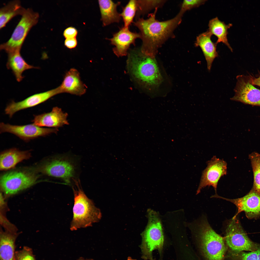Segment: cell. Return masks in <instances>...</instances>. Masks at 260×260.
Wrapping results in <instances>:
<instances>
[{"instance_id":"cell-29","label":"cell","mask_w":260,"mask_h":260,"mask_svg":"<svg viewBox=\"0 0 260 260\" xmlns=\"http://www.w3.org/2000/svg\"><path fill=\"white\" fill-rule=\"evenodd\" d=\"M15 260H36L32 249L26 246H24L15 253Z\"/></svg>"},{"instance_id":"cell-35","label":"cell","mask_w":260,"mask_h":260,"mask_svg":"<svg viewBox=\"0 0 260 260\" xmlns=\"http://www.w3.org/2000/svg\"><path fill=\"white\" fill-rule=\"evenodd\" d=\"M83 260V259H82V260L81 259V260Z\"/></svg>"},{"instance_id":"cell-23","label":"cell","mask_w":260,"mask_h":260,"mask_svg":"<svg viewBox=\"0 0 260 260\" xmlns=\"http://www.w3.org/2000/svg\"><path fill=\"white\" fill-rule=\"evenodd\" d=\"M232 26V24H226L216 17L210 20L208 24V31L212 35H214L217 38L215 43H222L226 46L232 52L233 49L229 43L227 38L228 30Z\"/></svg>"},{"instance_id":"cell-32","label":"cell","mask_w":260,"mask_h":260,"mask_svg":"<svg viewBox=\"0 0 260 260\" xmlns=\"http://www.w3.org/2000/svg\"><path fill=\"white\" fill-rule=\"evenodd\" d=\"M77 42L76 38L66 39L64 41V45L67 48L72 49L76 47Z\"/></svg>"},{"instance_id":"cell-11","label":"cell","mask_w":260,"mask_h":260,"mask_svg":"<svg viewBox=\"0 0 260 260\" xmlns=\"http://www.w3.org/2000/svg\"><path fill=\"white\" fill-rule=\"evenodd\" d=\"M207 166L203 171L196 194L205 187L212 186L216 194L218 182L221 178L227 173V164L223 160L214 156L207 162Z\"/></svg>"},{"instance_id":"cell-1","label":"cell","mask_w":260,"mask_h":260,"mask_svg":"<svg viewBox=\"0 0 260 260\" xmlns=\"http://www.w3.org/2000/svg\"><path fill=\"white\" fill-rule=\"evenodd\" d=\"M150 14L146 19L139 18L133 23L139 31L142 44L141 51L153 57L158 49L169 38L174 36L176 29L181 24L184 14L179 11L173 18L164 21L156 19L157 10Z\"/></svg>"},{"instance_id":"cell-6","label":"cell","mask_w":260,"mask_h":260,"mask_svg":"<svg viewBox=\"0 0 260 260\" xmlns=\"http://www.w3.org/2000/svg\"><path fill=\"white\" fill-rule=\"evenodd\" d=\"M237 216H233L227 224L224 238L227 244L234 254L256 250L260 244L253 242L249 238Z\"/></svg>"},{"instance_id":"cell-4","label":"cell","mask_w":260,"mask_h":260,"mask_svg":"<svg viewBox=\"0 0 260 260\" xmlns=\"http://www.w3.org/2000/svg\"><path fill=\"white\" fill-rule=\"evenodd\" d=\"M203 253L208 260H224L226 248L224 238L212 228L204 218L194 229Z\"/></svg>"},{"instance_id":"cell-27","label":"cell","mask_w":260,"mask_h":260,"mask_svg":"<svg viewBox=\"0 0 260 260\" xmlns=\"http://www.w3.org/2000/svg\"><path fill=\"white\" fill-rule=\"evenodd\" d=\"M137 9V0H130L126 5L123 7L122 11L120 13L124 23V26L129 27L132 22Z\"/></svg>"},{"instance_id":"cell-18","label":"cell","mask_w":260,"mask_h":260,"mask_svg":"<svg viewBox=\"0 0 260 260\" xmlns=\"http://www.w3.org/2000/svg\"><path fill=\"white\" fill-rule=\"evenodd\" d=\"M212 35L207 30L197 36L195 43V47H199L202 50L207 62L208 70H211L214 59L218 56L216 51L217 45L211 39Z\"/></svg>"},{"instance_id":"cell-16","label":"cell","mask_w":260,"mask_h":260,"mask_svg":"<svg viewBox=\"0 0 260 260\" xmlns=\"http://www.w3.org/2000/svg\"><path fill=\"white\" fill-rule=\"evenodd\" d=\"M68 114L58 107H53L49 112L34 116L32 121L34 124L39 127H46L57 129L69 124Z\"/></svg>"},{"instance_id":"cell-12","label":"cell","mask_w":260,"mask_h":260,"mask_svg":"<svg viewBox=\"0 0 260 260\" xmlns=\"http://www.w3.org/2000/svg\"><path fill=\"white\" fill-rule=\"evenodd\" d=\"M0 133L7 132L12 134L27 142L39 137L45 136L58 131L56 128L41 127L33 124L24 125H12L2 122L0 124Z\"/></svg>"},{"instance_id":"cell-14","label":"cell","mask_w":260,"mask_h":260,"mask_svg":"<svg viewBox=\"0 0 260 260\" xmlns=\"http://www.w3.org/2000/svg\"><path fill=\"white\" fill-rule=\"evenodd\" d=\"M60 93L58 87L46 91L33 94L20 102H15L12 100L5 108V113L11 118L19 111L36 106Z\"/></svg>"},{"instance_id":"cell-3","label":"cell","mask_w":260,"mask_h":260,"mask_svg":"<svg viewBox=\"0 0 260 260\" xmlns=\"http://www.w3.org/2000/svg\"><path fill=\"white\" fill-rule=\"evenodd\" d=\"M129 58L131 71L137 79L152 88L160 84L162 77L154 57L144 53L140 49L135 48L130 51Z\"/></svg>"},{"instance_id":"cell-15","label":"cell","mask_w":260,"mask_h":260,"mask_svg":"<svg viewBox=\"0 0 260 260\" xmlns=\"http://www.w3.org/2000/svg\"><path fill=\"white\" fill-rule=\"evenodd\" d=\"M140 38L139 33L131 32L129 27L123 26L114 33L112 38L107 39L110 41L111 45L115 46L113 48L114 53L120 56L126 55L130 45L133 44L135 46L136 40Z\"/></svg>"},{"instance_id":"cell-13","label":"cell","mask_w":260,"mask_h":260,"mask_svg":"<svg viewBox=\"0 0 260 260\" xmlns=\"http://www.w3.org/2000/svg\"><path fill=\"white\" fill-rule=\"evenodd\" d=\"M212 197L221 199L234 204L238 210L234 217L243 211L249 219H256L260 217V194L252 189L246 195L240 198L229 199L220 196L217 194L212 195Z\"/></svg>"},{"instance_id":"cell-8","label":"cell","mask_w":260,"mask_h":260,"mask_svg":"<svg viewBox=\"0 0 260 260\" xmlns=\"http://www.w3.org/2000/svg\"><path fill=\"white\" fill-rule=\"evenodd\" d=\"M73 159L66 155L57 156L49 159L40 168L48 176L61 179L68 183L75 178L77 166Z\"/></svg>"},{"instance_id":"cell-24","label":"cell","mask_w":260,"mask_h":260,"mask_svg":"<svg viewBox=\"0 0 260 260\" xmlns=\"http://www.w3.org/2000/svg\"><path fill=\"white\" fill-rule=\"evenodd\" d=\"M26 9L21 6L20 0H14L8 2L0 9V28L4 27L13 18L22 15Z\"/></svg>"},{"instance_id":"cell-22","label":"cell","mask_w":260,"mask_h":260,"mask_svg":"<svg viewBox=\"0 0 260 260\" xmlns=\"http://www.w3.org/2000/svg\"><path fill=\"white\" fill-rule=\"evenodd\" d=\"M30 156L29 152L20 151L15 148L5 151L0 156V169L6 170L13 168L19 162L28 159Z\"/></svg>"},{"instance_id":"cell-21","label":"cell","mask_w":260,"mask_h":260,"mask_svg":"<svg viewBox=\"0 0 260 260\" xmlns=\"http://www.w3.org/2000/svg\"><path fill=\"white\" fill-rule=\"evenodd\" d=\"M17 235L9 232H0V260H15V242Z\"/></svg>"},{"instance_id":"cell-31","label":"cell","mask_w":260,"mask_h":260,"mask_svg":"<svg viewBox=\"0 0 260 260\" xmlns=\"http://www.w3.org/2000/svg\"><path fill=\"white\" fill-rule=\"evenodd\" d=\"M78 34V31L75 28L69 27L64 31L63 35L66 39L76 38Z\"/></svg>"},{"instance_id":"cell-28","label":"cell","mask_w":260,"mask_h":260,"mask_svg":"<svg viewBox=\"0 0 260 260\" xmlns=\"http://www.w3.org/2000/svg\"><path fill=\"white\" fill-rule=\"evenodd\" d=\"M236 260H260V244L256 250L253 251H242L234 254Z\"/></svg>"},{"instance_id":"cell-2","label":"cell","mask_w":260,"mask_h":260,"mask_svg":"<svg viewBox=\"0 0 260 260\" xmlns=\"http://www.w3.org/2000/svg\"><path fill=\"white\" fill-rule=\"evenodd\" d=\"M74 181L75 186L73 187L74 204L70 227L72 231L90 227L98 221L101 216L100 210L81 188L79 180L75 179Z\"/></svg>"},{"instance_id":"cell-20","label":"cell","mask_w":260,"mask_h":260,"mask_svg":"<svg viewBox=\"0 0 260 260\" xmlns=\"http://www.w3.org/2000/svg\"><path fill=\"white\" fill-rule=\"evenodd\" d=\"M8 57L6 66L11 70L17 81H21L24 78L22 74L25 71L32 68H38L27 63L21 55L20 51L8 53Z\"/></svg>"},{"instance_id":"cell-7","label":"cell","mask_w":260,"mask_h":260,"mask_svg":"<svg viewBox=\"0 0 260 260\" xmlns=\"http://www.w3.org/2000/svg\"><path fill=\"white\" fill-rule=\"evenodd\" d=\"M10 39L0 45V50L7 53L20 51L26 38L31 28L38 22L39 13L31 8L26 9L21 15Z\"/></svg>"},{"instance_id":"cell-26","label":"cell","mask_w":260,"mask_h":260,"mask_svg":"<svg viewBox=\"0 0 260 260\" xmlns=\"http://www.w3.org/2000/svg\"><path fill=\"white\" fill-rule=\"evenodd\" d=\"M254 175V183L252 188L260 194V154L253 152L249 156Z\"/></svg>"},{"instance_id":"cell-5","label":"cell","mask_w":260,"mask_h":260,"mask_svg":"<svg viewBox=\"0 0 260 260\" xmlns=\"http://www.w3.org/2000/svg\"><path fill=\"white\" fill-rule=\"evenodd\" d=\"M149 221L142 234V241L140 247L142 258L145 260H155L152 253L157 250L161 254L164 237L161 223L156 213L153 210L148 212Z\"/></svg>"},{"instance_id":"cell-17","label":"cell","mask_w":260,"mask_h":260,"mask_svg":"<svg viewBox=\"0 0 260 260\" xmlns=\"http://www.w3.org/2000/svg\"><path fill=\"white\" fill-rule=\"evenodd\" d=\"M58 87L60 93H67L81 96L86 92V87L81 81L78 71L72 68L65 74Z\"/></svg>"},{"instance_id":"cell-30","label":"cell","mask_w":260,"mask_h":260,"mask_svg":"<svg viewBox=\"0 0 260 260\" xmlns=\"http://www.w3.org/2000/svg\"><path fill=\"white\" fill-rule=\"evenodd\" d=\"M206 0H185L181 4L179 11L184 14L187 11L199 7L204 4Z\"/></svg>"},{"instance_id":"cell-25","label":"cell","mask_w":260,"mask_h":260,"mask_svg":"<svg viewBox=\"0 0 260 260\" xmlns=\"http://www.w3.org/2000/svg\"><path fill=\"white\" fill-rule=\"evenodd\" d=\"M137 9L136 20L153 10L161 7L167 1L166 0H137Z\"/></svg>"},{"instance_id":"cell-19","label":"cell","mask_w":260,"mask_h":260,"mask_svg":"<svg viewBox=\"0 0 260 260\" xmlns=\"http://www.w3.org/2000/svg\"><path fill=\"white\" fill-rule=\"evenodd\" d=\"M103 25L106 26L114 23H119L121 19L120 13L117 11V8L121 4L110 0H98Z\"/></svg>"},{"instance_id":"cell-10","label":"cell","mask_w":260,"mask_h":260,"mask_svg":"<svg viewBox=\"0 0 260 260\" xmlns=\"http://www.w3.org/2000/svg\"><path fill=\"white\" fill-rule=\"evenodd\" d=\"M252 78L242 75L237 76L235 94L231 98V100L260 106V90L253 86Z\"/></svg>"},{"instance_id":"cell-9","label":"cell","mask_w":260,"mask_h":260,"mask_svg":"<svg viewBox=\"0 0 260 260\" xmlns=\"http://www.w3.org/2000/svg\"><path fill=\"white\" fill-rule=\"evenodd\" d=\"M37 178V175L35 173L29 171L9 172L1 177L0 187L5 194L13 195L33 185Z\"/></svg>"},{"instance_id":"cell-33","label":"cell","mask_w":260,"mask_h":260,"mask_svg":"<svg viewBox=\"0 0 260 260\" xmlns=\"http://www.w3.org/2000/svg\"><path fill=\"white\" fill-rule=\"evenodd\" d=\"M252 83L253 85L260 87V76L257 78H252Z\"/></svg>"},{"instance_id":"cell-34","label":"cell","mask_w":260,"mask_h":260,"mask_svg":"<svg viewBox=\"0 0 260 260\" xmlns=\"http://www.w3.org/2000/svg\"><path fill=\"white\" fill-rule=\"evenodd\" d=\"M127 260H136L135 259H132L131 257H129L127 258Z\"/></svg>"}]
</instances>
